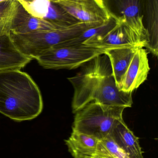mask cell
Returning a JSON list of instances; mask_svg holds the SVG:
<instances>
[{"label": "cell", "instance_id": "3957f363", "mask_svg": "<svg viewBox=\"0 0 158 158\" xmlns=\"http://www.w3.org/2000/svg\"><path fill=\"white\" fill-rule=\"evenodd\" d=\"M103 23L79 22L67 27L54 30L26 34L10 32V36L16 47L23 54L36 59L49 49L75 38L88 29Z\"/></svg>", "mask_w": 158, "mask_h": 158}, {"label": "cell", "instance_id": "52a82bcc", "mask_svg": "<svg viewBox=\"0 0 158 158\" xmlns=\"http://www.w3.org/2000/svg\"><path fill=\"white\" fill-rule=\"evenodd\" d=\"M110 17L121 22L147 40L146 29L143 23L144 0H102ZM148 43V42H147Z\"/></svg>", "mask_w": 158, "mask_h": 158}, {"label": "cell", "instance_id": "ac0fdd59", "mask_svg": "<svg viewBox=\"0 0 158 158\" xmlns=\"http://www.w3.org/2000/svg\"><path fill=\"white\" fill-rule=\"evenodd\" d=\"M116 20L110 17L107 21L102 25L88 29L75 38L60 44L56 46H74L83 44L85 41L95 35L104 34L107 32L116 25Z\"/></svg>", "mask_w": 158, "mask_h": 158}, {"label": "cell", "instance_id": "7402d4cb", "mask_svg": "<svg viewBox=\"0 0 158 158\" xmlns=\"http://www.w3.org/2000/svg\"><path fill=\"white\" fill-rule=\"evenodd\" d=\"M7 1V0H0V2H3V1Z\"/></svg>", "mask_w": 158, "mask_h": 158}, {"label": "cell", "instance_id": "8992f818", "mask_svg": "<svg viewBox=\"0 0 158 158\" xmlns=\"http://www.w3.org/2000/svg\"><path fill=\"white\" fill-rule=\"evenodd\" d=\"M147 42V39L126 24L117 22L116 25L107 32L95 35L83 44L105 51L109 49L130 46L146 48Z\"/></svg>", "mask_w": 158, "mask_h": 158}, {"label": "cell", "instance_id": "ba28073f", "mask_svg": "<svg viewBox=\"0 0 158 158\" xmlns=\"http://www.w3.org/2000/svg\"><path fill=\"white\" fill-rule=\"evenodd\" d=\"M57 3L80 22L103 23L110 19L101 2L61 0Z\"/></svg>", "mask_w": 158, "mask_h": 158}, {"label": "cell", "instance_id": "44dd1931", "mask_svg": "<svg viewBox=\"0 0 158 158\" xmlns=\"http://www.w3.org/2000/svg\"><path fill=\"white\" fill-rule=\"evenodd\" d=\"M85 158H97L96 157H86Z\"/></svg>", "mask_w": 158, "mask_h": 158}, {"label": "cell", "instance_id": "7c38bea8", "mask_svg": "<svg viewBox=\"0 0 158 158\" xmlns=\"http://www.w3.org/2000/svg\"><path fill=\"white\" fill-rule=\"evenodd\" d=\"M110 135L130 158H144L139 138L129 129L123 118L117 123Z\"/></svg>", "mask_w": 158, "mask_h": 158}, {"label": "cell", "instance_id": "6da1fadb", "mask_svg": "<svg viewBox=\"0 0 158 158\" xmlns=\"http://www.w3.org/2000/svg\"><path fill=\"white\" fill-rule=\"evenodd\" d=\"M83 66L77 75L68 79L74 90L73 113L92 102L125 108L132 107V94L122 92L118 88L106 55H99Z\"/></svg>", "mask_w": 158, "mask_h": 158}, {"label": "cell", "instance_id": "277c9868", "mask_svg": "<svg viewBox=\"0 0 158 158\" xmlns=\"http://www.w3.org/2000/svg\"><path fill=\"white\" fill-rule=\"evenodd\" d=\"M125 108L91 102L75 113L72 131L85 134L99 140L104 139L110 135L117 123L122 119Z\"/></svg>", "mask_w": 158, "mask_h": 158}, {"label": "cell", "instance_id": "5bb4252c", "mask_svg": "<svg viewBox=\"0 0 158 158\" xmlns=\"http://www.w3.org/2000/svg\"><path fill=\"white\" fill-rule=\"evenodd\" d=\"M139 47L130 46L105 51L104 54L107 56L110 61L112 73L118 88L120 86L131 61Z\"/></svg>", "mask_w": 158, "mask_h": 158}, {"label": "cell", "instance_id": "9c48e42d", "mask_svg": "<svg viewBox=\"0 0 158 158\" xmlns=\"http://www.w3.org/2000/svg\"><path fill=\"white\" fill-rule=\"evenodd\" d=\"M146 50L138 48L131 61L119 89L127 93H132L147 79L150 71Z\"/></svg>", "mask_w": 158, "mask_h": 158}, {"label": "cell", "instance_id": "8fae6325", "mask_svg": "<svg viewBox=\"0 0 158 158\" xmlns=\"http://www.w3.org/2000/svg\"><path fill=\"white\" fill-rule=\"evenodd\" d=\"M32 60L17 48L10 34L0 35V72L20 70Z\"/></svg>", "mask_w": 158, "mask_h": 158}, {"label": "cell", "instance_id": "9a60e30c", "mask_svg": "<svg viewBox=\"0 0 158 158\" xmlns=\"http://www.w3.org/2000/svg\"><path fill=\"white\" fill-rule=\"evenodd\" d=\"M99 140L93 136L72 131L65 141L69 152L74 158L92 157L95 153Z\"/></svg>", "mask_w": 158, "mask_h": 158}, {"label": "cell", "instance_id": "4fadbf2b", "mask_svg": "<svg viewBox=\"0 0 158 158\" xmlns=\"http://www.w3.org/2000/svg\"><path fill=\"white\" fill-rule=\"evenodd\" d=\"M143 23L147 34L146 48L154 55L158 56V0H144Z\"/></svg>", "mask_w": 158, "mask_h": 158}, {"label": "cell", "instance_id": "5b68a950", "mask_svg": "<svg viewBox=\"0 0 158 158\" xmlns=\"http://www.w3.org/2000/svg\"><path fill=\"white\" fill-rule=\"evenodd\" d=\"M105 53L101 49L84 44L74 46H55L36 58L45 69H75L83 66L96 56Z\"/></svg>", "mask_w": 158, "mask_h": 158}, {"label": "cell", "instance_id": "7a4b0ae2", "mask_svg": "<svg viewBox=\"0 0 158 158\" xmlns=\"http://www.w3.org/2000/svg\"><path fill=\"white\" fill-rule=\"evenodd\" d=\"M38 85L20 70L0 72V113L16 121L33 119L42 111Z\"/></svg>", "mask_w": 158, "mask_h": 158}, {"label": "cell", "instance_id": "30bf717a", "mask_svg": "<svg viewBox=\"0 0 158 158\" xmlns=\"http://www.w3.org/2000/svg\"><path fill=\"white\" fill-rule=\"evenodd\" d=\"M62 28H64L32 15L19 2L17 11L10 32L17 34H26Z\"/></svg>", "mask_w": 158, "mask_h": 158}, {"label": "cell", "instance_id": "e0dca14e", "mask_svg": "<svg viewBox=\"0 0 158 158\" xmlns=\"http://www.w3.org/2000/svg\"><path fill=\"white\" fill-rule=\"evenodd\" d=\"M97 158H130L110 135L99 140L94 156Z\"/></svg>", "mask_w": 158, "mask_h": 158}, {"label": "cell", "instance_id": "2e32d148", "mask_svg": "<svg viewBox=\"0 0 158 158\" xmlns=\"http://www.w3.org/2000/svg\"><path fill=\"white\" fill-rule=\"evenodd\" d=\"M18 4L17 0L0 2V35L10 34Z\"/></svg>", "mask_w": 158, "mask_h": 158}, {"label": "cell", "instance_id": "ffe728a7", "mask_svg": "<svg viewBox=\"0 0 158 158\" xmlns=\"http://www.w3.org/2000/svg\"><path fill=\"white\" fill-rule=\"evenodd\" d=\"M50 1H51V2H53L58 3V2H60V1H61V0H50Z\"/></svg>", "mask_w": 158, "mask_h": 158}, {"label": "cell", "instance_id": "d6986e66", "mask_svg": "<svg viewBox=\"0 0 158 158\" xmlns=\"http://www.w3.org/2000/svg\"><path fill=\"white\" fill-rule=\"evenodd\" d=\"M72 1H95V2H102V0H72Z\"/></svg>", "mask_w": 158, "mask_h": 158}]
</instances>
